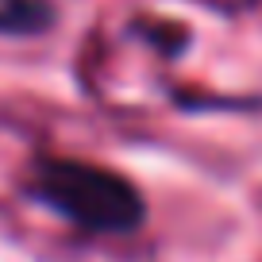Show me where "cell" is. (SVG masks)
Wrapping results in <instances>:
<instances>
[{"label": "cell", "mask_w": 262, "mask_h": 262, "mask_svg": "<svg viewBox=\"0 0 262 262\" xmlns=\"http://www.w3.org/2000/svg\"><path fill=\"white\" fill-rule=\"evenodd\" d=\"M31 193L85 235H131L147 205L123 173L85 158H42L31 170Z\"/></svg>", "instance_id": "2"}, {"label": "cell", "mask_w": 262, "mask_h": 262, "mask_svg": "<svg viewBox=\"0 0 262 262\" xmlns=\"http://www.w3.org/2000/svg\"><path fill=\"white\" fill-rule=\"evenodd\" d=\"M193 47L196 31L185 12L131 4L89 31L77 74L100 108L116 116H155L166 108L201 104Z\"/></svg>", "instance_id": "1"}]
</instances>
